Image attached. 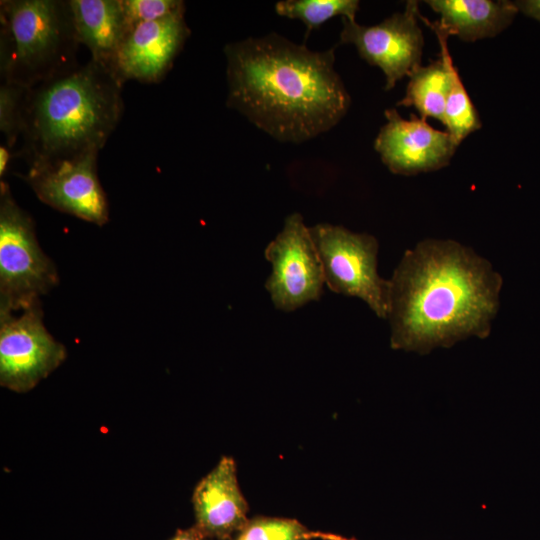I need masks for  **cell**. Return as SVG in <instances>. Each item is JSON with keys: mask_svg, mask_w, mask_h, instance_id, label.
<instances>
[{"mask_svg": "<svg viewBox=\"0 0 540 540\" xmlns=\"http://www.w3.org/2000/svg\"><path fill=\"white\" fill-rule=\"evenodd\" d=\"M440 18L435 21L448 36L466 42L495 37L514 20L518 10L507 0H427Z\"/></svg>", "mask_w": 540, "mask_h": 540, "instance_id": "5bb4252c", "label": "cell"}, {"mask_svg": "<svg viewBox=\"0 0 540 540\" xmlns=\"http://www.w3.org/2000/svg\"><path fill=\"white\" fill-rule=\"evenodd\" d=\"M69 5L79 43L91 59L111 68L126 33L121 0H69Z\"/></svg>", "mask_w": 540, "mask_h": 540, "instance_id": "9a60e30c", "label": "cell"}, {"mask_svg": "<svg viewBox=\"0 0 540 540\" xmlns=\"http://www.w3.org/2000/svg\"><path fill=\"white\" fill-rule=\"evenodd\" d=\"M309 230L327 287L337 294L361 299L379 318H387L388 280L377 271V239L329 223L316 224Z\"/></svg>", "mask_w": 540, "mask_h": 540, "instance_id": "8992f818", "label": "cell"}, {"mask_svg": "<svg viewBox=\"0 0 540 540\" xmlns=\"http://www.w3.org/2000/svg\"><path fill=\"white\" fill-rule=\"evenodd\" d=\"M195 527L206 540H230L247 522L248 504L231 457H222L194 489Z\"/></svg>", "mask_w": 540, "mask_h": 540, "instance_id": "4fadbf2b", "label": "cell"}, {"mask_svg": "<svg viewBox=\"0 0 540 540\" xmlns=\"http://www.w3.org/2000/svg\"><path fill=\"white\" fill-rule=\"evenodd\" d=\"M97 156L98 152H90L28 166L22 177L43 203L101 226L109 220V205L97 176Z\"/></svg>", "mask_w": 540, "mask_h": 540, "instance_id": "30bf717a", "label": "cell"}, {"mask_svg": "<svg viewBox=\"0 0 540 540\" xmlns=\"http://www.w3.org/2000/svg\"><path fill=\"white\" fill-rule=\"evenodd\" d=\"M514 4L518 12L540 22V0H519L514 1Z\"/></svg>", "mask_w": 540, "mask_h": 540, "instance_id": "7402d4cb", "label": "cell"}, {"mask_svg": "<svg viewBox=\"0 0 540 540\" xmlns=\"http://www.w3.org/2000/svg\"><path fill=\"white\" fill-rule=\"evenodd\" d=\"M66 358V348L43 323L40 302L15 316L0 312V384L12 391H30Z\"/></svg>", "mask_w": 540, "mask_h": 540, "instance_id": "ba28073f", "label": "cell"}, {"mask_svg": "<svg viewBox=\"0 0 540 540\" xmlns=\"http://www.w3.org/2000/svg\"><path fill=\"white\" fill-rule=\"evenodd\" d=\"M417 1H407L403 12H396L377 25L364 26L342 18L340 42L356 47L360 57L379 67L386 78L385 90L421 66L424 37L418 24Z\"/></svg>", "mask_w": 540, "mask_h": 540, "instance_id": "9c48e42d", "label": "cell"}, {"mask_svg": "<svg viewBox=\"0 0 540 540\" xmlns=\"http://www.w3.org/2000/svg\"><path fill=\"white\" fill-rule=\"evenodd\" d=\"M442 124L458 145L468 135L480 129L482 124L455 66L451 73V86Z\"/></svg>", "mask_w": 540, "mask_h": 540, "instance_id": "ac0fdd59", "label": "cell"}, {"mask_svg": "<svg viewBox=\"0 0 540 540\" xmlns=\"http://www.w3.org/2000/svg\"><path fill=\"white\" fill-rule=\"evenodd\" d=\"M184 15L182 9L125 34L111 64L123 83L132 79L159 83L165 78L190 35Z\"/></svg>", "mask_w": 540, "mask_h": 540, "instance_id": "7c38bea8", "label": "cell"}, {"mask_svg": "<svg viewBox=\"0 0 540 540\" xmlns=\"http://www.w3.org/2000/svg\"><path fill=\"white\" fill-rule=\"evenodd\" d=\"M123 84L110 67L90 59L29 88L15 156L33 166L99 152L122 117Z\"/></svg>", "mask_w": 540, "mask_h": 540, "instance_id": "3957f363", "label": "cell"}, {"mask_svg": "<svg viewBox=\"0 0 540 540\" xmlns=\"http://www.w3.org/2000/svg\"><path fill=\"white\" fill-rule=\"evenodd\" d=\"M170 540H206V538L195 526H192L187 529L178 530Z\"/></svg>", "mask_w": 540, "mask_h": 540, "instance_id": "603a6c76", "label": "cell"}, {"mask_svg": "<svg viewBox=\"0 0 540 540\" xmlns=\"http://www.w3.org/2000/svg\"><path fill=\"white\" fill-rule=\"evenodd\" d=\"M358 9L357 0H283L275 4L278 15L298 19L305 24V39L313 29L335 16L340 15L342 18L356 21Z\"/></svg>", "mask_w": 540, "mask_h": 540, "instance_id": "e0dca14e", "label": "cell"}, {"mask_svg": "<svg viewBox=\"0 0 540 540\" xmlns=\"http://www.w3.org/2000/svg\"><path fill=\"white\" fill-rule=\"evenodd\" d=\"M327 534L311 531L295 519L256 516L248 519L230 540H327Z\"/></svg>", "mask_w": 540, "mask_h": 540, "instance_id": "d6986e66", "label": "cell"}, {"mask_svg": "<svg viewBox=\"0 0 540 540\" xmlns=\"http://www.w3.org/2000/svg\"><path fill=\"white\" fill-rule=\"evenodd\" d=\"M419 18L435 33L440 46V58L418 67L409 75L405 95L396 105L414 107L421 118H433L443 123L454 68L447 43L449 36L435 21L431 22L421 14Z\"/></svg>", "mask_w": 540, "mask_h": 540, "instance_id": "2e32d148", "label": "cell"}, {"mask_svg": "<svg viewBox=\"0 0 540 540\" xmlns=\"http://www.w3.org/2000/svg\"><path fill=\"white\" fill-rule=\"evenodd\" d=\"M387 122L374 148L394 174L416 175L447 166L459 146L447 131L435 129L426 119L411 114L402 118L395 108L385 110Z\"/></svg>", "mask_w": 540, "mask_h": 540, "instance_id": "8fae6325", "label": "cell"}, {"mask_svg": "<svg viewBox=\"0 0 540 540\" xmlns=\"http://www.w3.org/2000/svg\"><path fill=\"white\" fill-rule=\"evenodd\" d=\"M264 255L272 265L265 288L276 309L290 312L320 299L325 285L323 268L301 214L286 217Z\"/></svg>", "mask_w": 540, "mask_h": 540, "instance_id": "52a82bcc", "label": "cell"}, {"mask_svg": "<svg viewBox=\"0 0 540 540\" xmlns=\"http://www.w3.org/2000/svg\"><path fill=\"white\" fill-rule=\"evenodd\" d=\"M121 3L126 33L139 24L185 9L181 0H121Z\"/></svg>", "mask_w": 540, "mask_h": 540, "instance_id": "44dd1931", "label": "cell"}, {"mask_svg": "<svg viewBox=\"0 0 540 540\" xmlns=\"http://www.w3.org/2000/svg\"><path fill=\"white\" fill-rule=\"evenodd\" d=\"M58 283L52 260L41 250L34 222L0 181V312L39 302Z\"/></svg>", "mask_w": 540, "mask_h": 540, "instance_id": "5b68a950", "label": "cell"}, {"mask_svg": "<svg viewBox=\"0 0 540 540\" xmlns=\"http://www.w3.org/2000/svg\"><path fill=\"white\" fill-rule=\"evenodd\" d=\"M69 0L0 2L1 82L31 88L77 66Z\"/></svg>", "mask_w": 540, "mask_h": 540, "instance_id": "277c9868", "label": "cell"}, {"mask_svg": "<svg viewBox=\"0 0 540 540\" xmlns=\"http://www.w3.org/2000/svg\"><path fill=\"white\" fill-rule=\"evenodd\" d=\"M27 90L8 82L0 85V131L4 135V144L12 149L21 136Z\"/></svg>", "mask_w": 540, "mask_h": 540, "instance_id": "ffe728a7", "label": "cell"}, {"mask_svg": "<svg viewBox=\"0 0 540 540\" xmlns=\"http://www.w3.org/2000/svg\"><path fill=\"white\" fill-rule=\"evenodd\" d=\"M227 99L280 142L302 143L337 125L351 98L334 68L335 47L313 51L277 33L228 43Z\"/></svg>", "mask_w": 540, "mask_h": 540, "instance_id": "7a4b0ae2", "label": "cell"}, {"mask_svg": "<svg viewBox=\"0 0 540 540\" xmlns=\"http://www.w3.org/2000/svg\"><path fill=\"white\" fill-rule=\"evenodd\" d=\"M329 540H356L355 538H346L340 535L331 534Z\"/></svg>", "mask_w": 540, "mask_h": 540, "instance_id": "d4e9b609", "label": "cell"}, {"mask_svg": "<svg viewBox=\"0 0 540 540\" xmlns=\"http://www.w3.org/2000/svg\"><path fill=\"white\" fill-rule=\"evenodd\" d=\"M502 284L473 249L450 239L422 240L405 251L388 280L391 348L427 354L488 337Z\"/></svg>", "mask_w": 540, "mask_h": 540, "instance_id": "6da1fadb", "label": "cell"}, {"mask_svg": "<svg viewBox=\"0 0 540 540\" xmlns=\"http://www.w3.org/2000/svg\"><path fill=\"white\" fill-rule=\"evenodd\" d=\"M14 156H15V153H13L12 148L6 146L5 144H2L0 146V177L1 178L3 177V175L6 174L9 163Z\"/></svg>", "mask_w": 540, "mask_h": 540, "instance_id": "cb8c5ba5", "label": "cell"}]
</instances>
